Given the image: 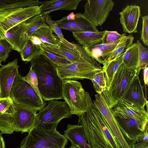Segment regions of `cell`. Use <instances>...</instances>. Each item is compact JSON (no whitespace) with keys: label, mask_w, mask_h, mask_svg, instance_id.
<instances>
[{"label":"cell","mask_w":148,"mask_h":148,"mask_svg":"<svg viewBox=\"0 0 148 148\" xmlns=\"http://www.w3.org/2000/svg\"><path fill=\"white\" fill-rule=\"evenodd\" d=\"M72 33L79 44L82 47H86L101 42L105 31L77 32Z\"/></svg>","instance_id":"obj_24"},{"label":"cell","mask_w":148,"mask_h":148,"mask_svg":"<svg viewBox=\"0 0 148 148\" xmlns=\"http://www.w3.org/2000/svg\"><path fill=\"white\" fill-rule=\"evenodd\" d=\"M123 38L111 43L103 44L101 42L83 48L90 57L99 64L103 65L106 58L115 49Z\"/></svg>","instance_id":"obj_20"},{"label":"cell","mask_w":148,"mask_h":148,"mask_svg":"<svg viewBox=\"0 0 148 148\" xmlns=\"http://www.w3.org/2000/svg\"><path fill=\"white\" fill-rule=\"evenodd\" d=\"M27 21L26 33L29 38L37 30L46 23L44 17L40 14L30 18Z\"/></svg>","instance_id":"obj_33"},{"label":"cell","mask_w":148,"mask_h":148,"mask_svg":"<svg viewBox=\"0 0 148 148\" xmlns=\"http://www.w3.org/2000/svg\"><path fill=\"white\" fill-rule=\"evenodd\" d=\"M68 140L58 131H47L34 127L15 148H65Z\"/></svg>","instance_id":"obj_5"},{"label":"cell","mask_w":148,"mask_h":148,"mask_svg":"<svg viewBox=\"0 0 148 148\" xmlns=\"http://www.w3.org/2000/svg\"><path fill=\"white\" fill-rule=\"evenodd\" d=\"M11 116L0 114V134H11L14 130L12 125Z\"/></svg>","instance_id":"obj_35"},{"label":"cell","mask_w":148,"mask_h":148,"mask_svg":"<svg viewBox=\"0 0 148 148\" xmlns=\"http://www.w3.org/2000/svg\"><path fill=\"white\" fill-rule=\"evenodd\" d=\"M113 112L115 117L133 118L148 127V113L145 108L120 99L114 107Z\"/></svg>","instance_id":"obj_14"},{"label":"cell","mask_w":148,"mask_h":148,"mask_svg":"<svg viewBox=\"0 0 148 148\" xmlns=\"http://www.w3.org/2000/svg\"><path fill=\"white\" fill-rule=\"evenodd\" d=\"M56 66L58 75L63 80L87 79L91 80L94 75L102 69V67H97L84 58L79 61L68 65Z\"/></svg>","instance_id":"obj_9"},{"label":"cell","mask_w":148,"mask_h":148,"mask_svg":"<svg viewBox=\"0 0 148 148\" xmlns=\"http://www.w3.org/2000/svg\"><path fill=\"white\" fill-rule=\"evenodd\" d=\"M81 0H52L40 1L42 15L56 10H76Z\"/></svg>","instance_id":"obj_21"},{"label":"cell","mask_w":148,"mask_h":148,"mask_svg":"<svg viewBox=\"0 0 148 148\" xmlns=\"http://www.w3.org/2000/svg\"><path fill=\"white\" fill-rule=\"evenodd\" d=\"M0 148H5V142L1 135L0 134Z\"/></svg>","instance_id":"obj_45"},{"label":"cell","mask_w":148,"mask_h":148,"mask_svg":"<svg viewBox=\"0 0 148 148\" xmlns=\"http://www.w3.org/2000/svg\"><path fill=\"white\" fill-rule=\"evenodd\" d=\"M105 34L101 42L103 44H108L114 42L126 36V33L120 34L116 31L105 30Z\"/></svg>","instance_id":"obj_39"},{"label":"cell","mask_w":148,"mask_h":148,"mask_svg":"<svg viewBox=\"0 0 148 148\" xmlns=\"http://www.w3.org/2000/svg\"><path fill=\"white\" fill-rule=\"evenodd\" d=\"M115 117L120 130L127 140H133L148 129V127L134 118Z\"/></svg>","instance_id":"obj_18"},{"label":"cell","mask_w":148,"mask_h":148,"mask_svg":"<svg viewBox=\"0 0 148 148\" xmlns=\"http://www.w3.org/2000/svg\"><path fill=\"white\" fill-rule=\"evenodd\" d=\"M123 53H124L119 57L107 62L102 67L106 77L107 89L109 88L116 72L121 64L123 63Z\"/></svg>","instance_id":"obj_28"},{"label":"cell","mask_w":148,"mask_h":148,"mask_svg":"<svg viewBox=\"0 0 148 148\" xmlns=\"http://www.w3.org/2000/svg\"><path fill=\"white\" fill-rule=\"evenodd\" d=\"M52 29L46 23L40 27L32 35L38 37L43 43L59 46L61 43L59 39L53 34Z\"/></svg>","instance_id":"obj_25"},{"label":"cell","mask_w":148,"mask_h":148,"mask_svg":"<svg viewBox=\"0 0 148 148\" xmlns=\"http://www.w3.org/2000/svg\"><path fill=\"white\" fill-rule=\"evenodd\" d=\"M91 81L95 90L97 93H102L107 89L106 77L102 69L94 75Z\"/></svg>","instance_id":"obj_32"},{"label":"cell","mask_w":148,"mask_h":148,"mask_svg":"<svg viewBox=\"0 0 148 148\" xmlns=\"http://www.w3.org/2000/svg\"><path fill=\"white\" fill-rule=\"evenodd\" d=\"M43 52L40 47L34 44L29 40L20 53L22 60L28 62Z\"/></svg>","instance_id":"obj_29"},{"label":"cell","mask_w":148,"mask_h":148,"mask_svg":"<svg viewBox=\"0 0 148 148\" xmlns=\"http://www.w3.org/2000/svg\"><path fill=\"white\" fill-rule=\"evenodd\" d=\"M134 39L132 35L124 37L115 49L106 58L103 65L122 54L132 45Z\"/></svg>","instance_id":"obj_30"},{"label":"cell","mask_w":148,"mask_h":148,"mask_svg":"<svg viewBox=\"0 0 148 148\" xmlns=\"http://www.w3.org/2000/svg\"><path fill=\"white\" fill-rule=\"evenodd\" d=\"M18 73L11 88L10 97L14 102L27 108L40 111L46 103L33 88Z\"/></svg>","instance_id":"obj_4"},{"label":"cell","mask_w":148,"mask_h":148,"mask_svg":"<svg viewBox=\"0 0 148 148\" xmlns=\"http://www.w3.org/2000/svg\"><path fill=\"white\" fill-rule=\"evenodd\" d=\"M13 102L15 111L11 120L14 131L28 133L35 127L37 111Z\"/></svg>","instance_id":"obj_12"},{"label":"cell","mask_w":148,"mask_h":148,"mask_svg":"<svg viewBox=\"0 0 148 148\" xmlns=\"http://www.w3.org/2000/svg\"><path fill=\"white\" fill-rule=\"evenodd\" d=\"M11 45L5 39L0 40V58L1 62H5L12 50Z\"/></svg>","instance_id":"obj_40"},{"label":"cell","mask_w":148,"mask_h":148,"mask_svg":"<svg viewBox=\"0 0 148 148\" xmlns=\"http://www.w3.org/2000/svg\"><path fill=\"white\" fill-rule=\"evenodd\" d=\"M29 39L36 45L42 47L44 43L38 37L36 36L31 35L29 37Z\"/></svg>","instance_id":"obj_43"},{"label":"cell","mask_w":148,"mask_h":148,"mask_svg":"<svg viewBox=\"0 0 148 148\" xmlns=\"http://www.w3.org/2000/svg\"><path fill=\"white\" fill-rule=\"evenodd\" d=\"M121 99L143 108L148 104L139 77L136 76L126 89Z\"/></svg>","instance_id":"obj_19"},{"label":"cell","mask_w":148,"mask_h":148,"mask_svg":"<svg viewBox=\"0 0 148 148\" xmlns=\"http://www.w3.org/2000/svg\"><path fill=\"white\" fill-rule=\"evenodd\" d=\"M55 21L60 29L72 32L99 31L97 27L80 13L75 14L72 12Z\"/></svg>","instance_id":"obj_13"},{"label":"cell","mask_w":148,"mask_h":148,"mask_svg":"<svg viewBox=\"0 0 148 148\" xmlns=\"http://www.w3.org/2000/svg\"><path fill=\"white\" fill-rule=\"evenodd\" d=\"M93 103L102 115L122 148H130V145L123 136L119 126L109 102L104 92L95 95Z\"/></svg>","instance_id":"obj_10"},{"label":"cell","mask_w":148,"mask_h":148,"mask_svg":"<svg viewBox=\"0 0 148 148\" xmlns=\"http://www.w3.org/2000/svg\"><path fill=\"white\" fill-rule=\"evenodd\" d=\"M148 129L132 141L130 148H148Z\"/></svg>","instance_id":"obj_38"},{"label":"cell","mask_w":148,"mask_h":148,"mask_svg":"<svg viewBox=\"0 0 148 148\" xmlns=\"http://www.w3.org/2000/svg\"><path fill=\"white\" fill-rule=\"evenodd\" d=\"M41 5L11 9L0 11V40L5 34L17 25L40 14Z\"/></svg>","instance_id":"obj_8"},{"label":"cell","mask_w":148,"mask_h":148,"mask_svg":"<svg viewBox=\"0 0 148 148\" xmlns=\"http://www.w3.org/2000/svg\"><path fill=\"white\" fill-rule=\"evenodd\" d=\"M40 47L64 58L72 63L79 61L83 58L79 53L61 42L59 46L44 43L43 45Z\"/></svg>","instance_id":"obj_23"},{"label":"cell","mask_w":148,"mask_h":148,"mask_svg":"<svg viewBox=\"0 0 148 148\" xmlns=\"http://www.w3.org/2000/svg\"><path fill=\"white\" fill-rule=\"evenodd\" d=\"M64 135L71 145L78 148H91L86 141L82 126L79 124L68 125Z\"/></svg>","instance_id":"obj_22"},{"label":"cell","mask_w":148,"mask_h":148,"mask_svg":"<svg viewBox=\"0 0 148 148\" xmlns=\"http://www.w3.org/2000/svg\"><path fill=\"white\" fill-rule=\"evenodd\" d=\"M120 20L124 33L137 32V26L141 16L140 7L135 4L128 5L119 12Z\"/></svg>","instance_id":"obj_16"},{"label":"cell","mask_w":148,"mask_h":148,"mask_svg":"<svg viewBox=\"0 0 148 148\" xmlns=\"http://www.w3.org/2000/svg\"><path fill=\"white\" fill-rule=\"evenodd\" d=\"M69 148H78L77 147L74 146V145H71V146Z\"/></svg>","instance_id":"obj_46"},{"label":"cell","mask_w":148,"mask_h":148,"mask_svg":"<svg viewBox=\"0 0 148 148\" xmlns=\"http://www.w3.org/2000/svg\"><path fill=\"white\" fill-rule=\"evenodd\" d=\"M40 4V1L38 0H0V11Z\"/></svg>","instance_id":"obj_26"},{"label":"cell","mask_w":148,"mask_h":148,"mask_svg":"<svg viewBox=\"0 0 148 148\" xmlns=\"http://www.w3.org/2000/svg\"><path fill=\"white\" fill-rule=\"evenodd\" d=\"M27 21L13 27L4 34L5 39L12 46V49L20 53L29 40L26 33Z\"/></svg>","instance_id":"obj_17"},{"label":"cell","mask_w":148,"mask_h":148,"mask_svg":"<svg viewBox=\"0 0 148 148\" xmlns=\"http://www.w3.org/2000/svg\"><path fill=\"white\" fill-rule=\"evenodd\" d=\"M142 28L140 32V40L143 44L147 46H148V16H142Z\"/></svg>","instance_id":"obj_42"},{"label":"cell","mask_w":148,"mask_h":148,"mask_svg":"<svg viewBox=\"0 0 148 148\" xmlns=\"http://www.w3.org/2000/svg\"><path fill=\"white\" fill-rule=\"evenodd\" d=\"M72 115L65 101H49L47 105L37 114L34 127L44 130H56L62 119L70 118Z\"/></svg>","instance_id":"obj_3"},{"label":"cell","mask_w":148,"mask_h":148,"mask_svg":"<svg viewBox=\"0 0 148 148\" xmlns=\"http://www.w3.org/2000/svg\"><path fill=\"white\" fill-rule=\"evenodd\" d=\"M136 43L138 52V69L140 71L146 67L148 65V51L147 48L143 46L139 40H137Z\"/></svg>","instance_id":"obj_34"},{"label":"cell","mask_w":148,"mask_h":148,"mask_svg":"<svg viewBox=\"0 0 148 148\" xmlns=\"http://www.w3.org/2000/svg\"><path fill=\"white\" fill-rule=\"evenodd\" d=\"M18 59H16L0 67V98H10L12 86L18 73Z\"/></svg>","instance_id":"obj_15"},{"label":"cell","mask_w":148,"mask_h":148,"mask_svg":"<svg viewBox=\"0 0 148 148\" xmlns=\"http://www.w3.org/2000/svg\"><path fill=\"white\" fill-rule=\"evenodd\" d=\"M30 63V68L36 74L38 90L43 100L62 99L63 80L58 75L56 65L44 52Z\"/></svg>","instance_id":"obj_2"},{"label":"cell","mask_w":148,"mask_h":148,"mask_svg":"<svg viewBox=\"0 0 148 148\" xmlns=\"http://www.w3.org/2000/svg\"><path fill=\"white\" fill-rule=\"evenodd\" d=\"M15 111L13 101L10 97L0 98V114L12 116Z\"/></svg>","instance_id":"obj_36"},{"label":"cell","mask_w":148,"mask_h":148,"mask_svg":"<svg viewBox=\"0 0 148 148\" xmlns=\"http://www.w3.org/2000/svg\"><path fill=\"white\" fill-rule=\"evenodd\" d=\"M1 59H0V66L2 65H1Z\"/></svg>","instance_id":"obj_47"},{"label":"cell","mask_w":148,"mask_h":148,"mask_svg":"<svg viewBox=\"0 0 148 148\" xmlns=\"http://www.w3.org/2000/svg\"><path fill=\"white\" fill-rule=\"evenodd\" d=\"M86 92L81 84L75 80L64 79L62 84V98L72 114L78 116L86 111Z\"/></svg>","instance_id":"obj_7"},{"label":"cell","mask_w":148,"mask_h":148,"mask_svg":"<svg viewBox=\"0 0 148 148\" xmlns=\"http://www.w3.org/2000/svg\"></svg>","instance_id":"obj_48"},{"label":"cell","mask_w":148,"mask_h":148,"mask_svg":"<svg viewBox=\"0 0 148 148\" xmlns=\"http://www.w3.org/2000/svg\"><path fill=\"white\" fill-rule=\"evenodd\" d=\"M86 111L79 116L86 141L91 148H122L105 119L86 92Z\"/></svg>","instance_id":"obj_1"},{"label":"cell","mask_w":148,"mask_h":148,"mask_svg":"<svg viewBox=\"0 0 148 148\" xmlns=\"http://www.w3.org/2000/svg\"><path fill=\"white\" fill-rule=\"evenodd\" d=\"M144 81L145 85L148 84V68L147 66L144 69Z\"/></svg>","instance_id":"obj_44"},{"label":"cell","mask_w":148,"mask_h":148,"mask_svg":"<svg viewBox=\"0 0 148 148\" xmlns=\"http://www.w3.org/2000/svg\"><path fill=\"white\" fill-rule=\"evenodd\" d=\"M45 19V22L52 29L53 32L57 35L61 42L67 47L77 51L75 44L72 43L64 37L61 29L59 27L55 21L51 19L49 14H46L43 15Z\"/></svg>","instance_id":"obj_31"},{"label":"cell","mask_w":148,"mask_h":148,"mask_svg":"<svg viewBox=\"0 0 148 148\" xmlns=\"http://www.w3.org/2000/svg\"><path fill=\"white\" fill-rule=\"evenodd\" d=\"M115 3L112 0H88L83 15L96 27L106 21Z\"/></svg>","instance_id":"obj_11"},{"label":"cell","mask_w":148,"mask_h":148,"mask_svg":"<svg viewBox=\"0 0 148 148\" xmlns=\"http://www.w3.org/2000/svg\"><path fill=\"white\" fill-rule=\"evenodd\" d=\"M138 69L129 68L122 63L113 77L109 88L104 91L110 106L117 103L125 91L134 79L139 75Z\"/></svg>","instance_id":"obj_6"},{"label":"cell","mask_w":148,"mask_h":148,"mask_svg":"<svg viewBox=\"0 0 148 148\" xmlns=\"http://www.w3.org/2000/svg\"><path fill=\"white\" fill-rule=\"evenodd\" d=\"M23 77L25 80L31 86L38 95L42 98L38 88L37 76L33 70L30 68L28 74Z\"/></svg>","instance_id":"obj_41"},{"label":"cell","mask_w":148,"mask_h":148,"mask_svg":"<svg viewBox=\"0 0 148 148\" xmlns=\"http://www.w3.org/2000/svg\"><path fill=\"white\" fill-rule=\"evenodd\" d=\"M41 48L43 49V52L47 56L54 64L57 66H65L72 63L71 61L64 58L51 52L45 48Z\"/></svg>","instance_id":"obj_37"},{"label":"cell","mask_w":148,"mask_h":148,"mask_svg":"<svg viewBox=\"0 0 148 148\" xmlns=\"http://www.w3.org/2000/svg\"><path fill=\"white\" fill-rule=\"evenodd\" d=\"M138 62V47L136 43H134L124 53L123 63L129 68L137 69Z\"/></svg>","instance_id":"obj_27"}]
</instances>
